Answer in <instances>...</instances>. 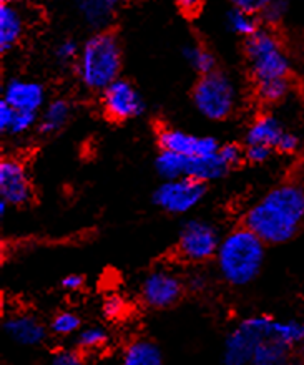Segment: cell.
<instances>
[{"instance_id": "obj_1", "label": "cell", "mask_w": 304, "mask_h": 365, "mask_svg": "<svg viewBox=\"0 0 304 365\" xmlns=\"http://www.w3.org/2000/svg\"><path fill=\"white\" fill-rule=\"evenodd\" d=\"M304 225V182H281L258 200L245 215L243 226L251 230L265 245L291 241Z\"/></svg>"}, {"instance_id": "obj_2", "label": "cell", "mask_w": 304, "mask_h": 365, "mask_svg": "<svg viewBox=\"0 0 304 365\" xmlns=\"http://www.w3.org/2000/svg\"><path fill=\"white\" fill-rule=\"evenodd\" d=\"M80 83L90 91H105L120 78L121 47L111 32L100 30L80 48L77 63Z\"/></svg>"}, {"instance_id": "obj_3", "label": "cell", "mask_w": 304, "mask_h": 365, "mask_svg": "<svg viewBox=\"0 0 304 365\" xmlns=\"http://www.w3.org/2000/svg\"><path fill=\"white\" fill-rule=\"evenodd\" d=\"M216 259L223 277L235 286H243L260 272L265 261V242L246 226H240L220 242Z\"/></svg>"}, {"instance_id": "obj_4", "label": "cell", "mask_w": 304, "mask_h": 365, "mask_svg": "<svg viewBox=\"0 0 304 365\" xmlns=\"http://www.w3.org/2000/svg\"><path fill=\"white\" fill-rule=\"evenodd\" d=\"M245 53L255 83L290 77V58L271 30H258L246 38Z\"/></svg>"}, {"instance_id": "obj_5", "label": "cell", "mask_w": 304, "mask_h": 365, "mask_svg": "<svg viewBox=\"0 0 304 365\" xmlns=\"http://www.w3.org/2000/svg\"><path fill=\"white\" fill-rule=\"evenodd\" d=\"M196 110L208 120L220 121L231 115L236 105V88L230 78L221 72H213L196 82L193 88Z\"/></svg>"}, {"instance_id": "obj_6", "label": "cell", "mask_w": 304, "mask_h": 365, "mask_svg": "<svg viewBox=\"0 0 304 365\" xmlns=\"http://www.w3.org/2000/svg\"><path fill=\"white\" fill-rule=\"evenodd\" d=\"M220 240L215 227L203 221H190L183 226L176 242V255L186 262H205L218 255Z\"/></svg>"}, {"instance_id": "obj_7", "label": "cell", "mask_w": 304, "mask_h": 365, "mask_svg": "<svg viewBox=\"0 0 304 365\" xmlns=\"http://www.w3.org/2000/svg\"><path fill=\"white\" fill-rule=\"evenodd\" d=\"M205 182L191 180V178H178L165 181L155 192V202L161 210L181 215L198 205L205 196Z\"/></svg>"}, {"instance_id": "obj_8", "label": "cell", "mask_w": 304, "mask_h": 365, "mask_svg": "<svg viewBox=\"0 0 304 365\" xmlns=\"http://www.w3.org/2000/svg\"><path fill=\"white\" fill-rule=\"evenodd\" d=\"M101 106L106 116L115 121H126L143 113L145 103L133 85L118 78L101 91Z\"/></svg>"}, {"instance_id": "obj_9", "label": "cell", "mask_w": 304, "mask_h": 365, "mask_svg": "<svg viewBox=\"0 0 304 365\" xmlns=\"http://www.w3.org/2000/svg\"><path fill=\"white\" fill-rule=\"evenodd\" d=\"M34 187L29 171L19 158H4L0 163V200L10 206H25L32 201Z\"/></svg>"}, {"instance_id": "obj_10", "label": "cell", "mask_w": 304, "mask_h": 365, "mask_svg": "<svg viewBox=\"0 0 304 365\" xmlns=\"http://www.w3.org/2000/svg\"><path fill=\"white\" fill-rule=\"evenodd\" d=\"M160 150L171 151L185 158H198V156H210L218 153L221 145L211 136H198L178 128H161L158 131Z\"/></svg>"}, {"instance_id": "obj_11", "label": "cell", "mask_w": 304, "mask_h": 365, "mask_svg": "<svg viewBox=\"0 0 304 365\" xmlns=\"http://www.w3.org/2000/svg\"><path fill=\"white\" fill-rule=\"evenodd\" d=\"M185 286L181 279L168 271H155L141 286V299L148 307L170 309L181 301Z\"/></svg>"}, {"instance_id": "obj_12", "label": "cell", "mask_w": 304, "mask_h": 365, "mask_svg": "<svg viewBox=\"0 0 304 365\" xmlns=\"http://www.w3.org/2000/svg\"><path fill=\"white\" fill-rule=\"evenodd\" d=\"M4 101L19 111L39 113L45 106V90L37 82L12 78L4 88Z\"/></svg>"}, {"instance_id": "obj_13", "label": "cell", "mask_w": 304, "mask_h": 365, "mask_svg": "<svg viewBox=\"0 0 304 365\" xmlns=\"http://www.w3.org/2000/svg\"><path fill=\"white\" fill-rule=\"evenodd\" d=\"M288 131L283 128L280 120L273 115H261L253 121L246 133V145H263L278 151L281 140Z\"/></svg>"}, {"instance_id": "obj_14", "label": "cell", "mask_w": 304, "mask_h": 365, "mask_svg": "<svg viewBox=\"0 0 304 365\" xmlns=\"http://www.w3.org/2000/svg\"><path fill=\"white\" fill-rule=\"evenodd\" d=\"M25 32V15L17 4H0V52L12 50Z\"/></svg>"}, {"instance_id": "obj_15", "label": "cell", "mask_w": 304, "mask_h": 365, "mask_svg": "<svg viewBox=\"0 0 304 365\" xmlns=\"http://www.w3.org/2000/svg\"><path fill=\"white\" fill-rule=\"evenodd\" d=\"M74 7L85 24L93 29H105L116 14L118 0H72Z\"/></svg>"}, {"instance_id": "obj_16", "label": "cell", "mask_w": 304, "mask_h": 365, "mask_svg": "<svg viewBox=\"0 0 304 365\" xmlns=\"http://www.w3.org/2000/svg\"><path fill=\"white\" fill-rule=\"evenodd\" d=\"M230 170H231L230 166L221 160L220 153H215L210 156H198V158H188L185 178L206 182V181L223 178V176H225Z\"/></svg>"}, {"instance_id": "obj_17", "label": "cell", "mask_w": 304, "mask_h": 365, "mask_svg": "<svg viewBox=\"0 0 304 365\" xmlns=\"http://www.w3.org/2000/svg\"><path fill=\"white\" fill-rule=\"evenodd\" d=\"M290 351L291 346H288L280 339H263L253 352L255 365H288L290 364Z\"/></svg>"}, {"instance_id": "obj_18", "label": "cell", "mask_w": 304, "mask_h": 365, "mask_svg": "<svg viewBox=\"0 0 304 365\" xmlns=\"http://www.w3.org/2000/svg\"><path fill=\"white\" fill-rule=\"evenodd\" d=\"M35 123H37V113L19 111L12 108L7 101L2 100V103H0V130H2L4 133H27Z\"/></svg>"}, {"instance_id": "obj_19", "label": "cell", "mask_w": 304, "mask_h": 365, "mask_svg": "<svg viewBox=\"0 0 304 365\" xmlns=\"http://www.w3.org/2000/svg\"><path fill=\"white\" fill-rule=\"evenodd\" d=\"M72 113V106L67 100L55 98L44 106L42 118H40V131L42 133H55L62 130Z\"/></svg>"}, {"instance_id": "obj_20", "label": "cell", "mask_w": 304, "mask_h": 365, "mask_svg": "<svg viewBox=\"0 0 304 365\" xmlns=\"http://www.w3.org/2000/svg\"><path fill=\"white\" fill-rule=\"evenodd\" d=\"M5 329L15 341L24 344H37L42 342L45 336L44 327L32 317H17L5 324Z\"/></svg>"}, {"instance_id": "obj_21", "label": "cell", "mask_w": 304, "mask_h": 365, "mask_svg": "<svg viewBox=\"0 0 304 365\" xmlns=\"http://www.w3.org/2000/svg\"><path fill=\"white\" fill-rule=\"evenodd\" d=\"M123 365H161V354L153 342L135 341L126 347Z\"/></svg>"}, {"instance_id": "obj_22", "label": "cell", "mask_w": 304, "mask_h": 365, "mask_svg": "<svg viewBox=\"0 0 304 365\" xmlns=\"http://www.w3.org/2000/svg\"><path fill=\"white\" fill-rule=\"evenodd\" d=\"M186 165H188V158L163 150H160V155L156 156L155 160L156 171H158V175L163 176L166 181L185 178Z\"/></svg>"}, {"instance_id": "obj_23", "label": "cell", "mask_w": 304, "mask_h": 365, "mask_svg": "<svg viewBox=\"0 0 304 365\" xmlns=\"http://www.w3.org/2000/svg\"><path fill=\"white\" fill-rule=\"evenodd\" d=\"M185 60L190 63V67L196 70L201 77L203 75L216 72V58L210 50L203 47L200 43H191L186 45L183 50Z\"/></svg>"}, {"instance_id": "obj_24", "label": "cell", "mask_w": 304, "mask_h": 365, "mask_svg": "<svg viewBox=\"0 0 304 365\" xmlns=\"http://www.w3.org/2000/svg\"><path fill=\"white\" fill-rule=\"evenodd\" d=\"M226 25L230 32L245 38L253 37V35L260 30L258 29V19L255 14H250L246 12V10L235 7L226 14Z\"/></svg>"}, {"instance_id": "obj_25", "label": "cell", "mask_w": 304, "mask_h": 365, "mask_svg": "<svg viewBox=\"0 0 304 365\" xmlns=\"http://www.w3.org/2000/svg\"><path fill=\"white\" fill-rule=\"evenodd\" d=\"M290 91H291L290 78L270 80V82L256 83V96L266 105L280 103V101H283L288 95H290Z\"/></svg>"}, {"instance_id": "obj_26", "label": "cell", "mask_w": 304, "mask_h": 365, "mask_svg": "<svg viewBox=\"0 0 304 365\" xmlns=\"http://www.w3.org/2000/svg\"><path fill=\"white\" fill-rule=\"evenodd\" d=\"M288 14L286 0H270L265 9L261 10V19L268 25H278Z\"/></svg>"}, {"instance_id": "obj_27", "label": "cell", "mask_w": 304, "mask_h": 365, "mask_svg": "<svg viewBox=\"0 0 304 365\" xmlns=\"http://www.w3.org/2000/svg\"><path fill=\"white\" fill-rule=\"evenodd\" d=\"M80 55L78 45L74 42V40H64L57 45L55 48V58H57L59 63L69 65V63H77Z\"/></svg>"}, {"instance_id": "obj_28", "label": "cell", "mask_w": 304, "mask_h": 365, "mask_svg": "<svg viewBox=\"0 0 304 365\" xmlns=\"http://www.w3.org/2000/svg\"><path fill=\"white\" fill-rule=\"evenodd\" d=\"M80 319L70 312H62L54 319L52 322V331L60 336H67V334L74 332L75 329H78Z\"/></svg>"}, {"instance_id": "obj_29", "label": "cell", "mask_w": 304, "mask_h": 365, "mask_svg": "<svg viewBox=\"0 0 304 365\" xmlns=\"http://www.w3.org/2000/svg\"><path fill=\"white\" fill-rule=\"evenodd\" d=\"M218 153H220L221 160L225 161V163L230 166V168L236 166L238 163H241V160L245 158V148H241V146L236 145V143L221 145Z\"/></svg>"}, {"instance_id": "obj_30", "label": "cell", "mask_w": 304, "mask_h": 365, "mask_svg": "<svg viewBox=\"0 0 304 365\" xmlns=\"http://www.w3.org/2000/svg\"><path fill=\"white\" fill-rule=\"evenodd\" d=\"M106 342V334L101 329H88V331L82 332V336L78 339L80 347L83 349H95L103 346Z\"/></svg>"}, {"instance_id": "obj_31", "label": "cell", "mask_w": 304, "mask_h": 365, "mask_svg": "<svg viewBox=\"0 0 304 365\" xmlns=\"http://www.w3.org/2000/svg\"><path fill=\"white\" fill-rule=\"evenodd\" d=\"M271 153H273V150L268 148V146H263V145H246V148H245V160L250 161V163L260 165V163H265V161L271 156Z\"/></svg>"}, {"instance_id": "obj_32", "label": "cell", "mask_w": 304, "mask_h": 365, "mask_svg": "<svg viewBox=\"0 0 304 365\" xmlns=\"http://www.w3.org/2000/svg\"><path fill=\"white\" fill-rule=\"evenodd\" d=\"M126 304L121 297L118 296H111L106 297V301L103 302V312L108 319H120L125 314Z\"/></svg>"}, {"instance_id": "obj_33", "label": "cell", "mask_w": 304, "mask_h": 365, "mask_svg": "<svg viewBox=\"0 0 304 365\" xmlns=\"http://www.w3.org/2000/svg\"><path fill=\"white\" fill-rule=\"evenodd\" d=\"M235 9L246 10L250 14H261V10L266 7L270 0H228Z\"/></svg>"}, {"instance_id": "obj_34", "label": "cell", "mask_w": 304, "mask_h": 365, "mask_svg": "<svg viewBox=\"0 0 304 365\" xmlns=\"http://www.w3.org/2000/svg\"><path fill=\"white\" fill-rule=\"evenodd\" d=\"M298 146H300V140H298V136L293 135L291 131H288V133L285 135V138L281 140L280 148H278V151H280V153L291 155L298 150Z\"/></svg>"}, {"instance_id": "obj_35", "label": "cell", "mask_w": 304, "mask_h": 365, "mask_svg": "<svg viewBox=\"0 0 304 365\" xmlns=\"http://www.w3.org/2000/svg\"><path fill=\"white\" fill-rule=\"evenodd\" d=\"M54 365H83L82 359H80L78 354L72 352H62L59 356H55Z\"/></svg>"}, {"instance_id": "obj_36", "label": "cell", "mask_w": 304, "mask_h": 365, "mask_svg": "<svg viewBox=\"0 0 304 365\" xmlns=\"http://www.w3.org/2000/svg\"><path fill=\"white\" fill-rule=\"evenodd\" d=\"M62 286L69 289V291H77V289L83 286V277L78 276V274H70L62 281Z\"/></svg>"}, {"instance_id": "obj_37", "label": "cell", "mask_w": 304, "mask_h": 365, "mask_svg": "<svg viewBox=\"0 0 304 365\" xmlns=\"http://www.w3.org/2000/svg\"><path fill=\"white\" fill-rule=\"evenodd\" d=\"M176 4L180 5L181 10L186 14H193L200 9L201 0H176Z\"/></svg>"}, {"instance_id": "obj_38", "label": "cell", "mask_w": 304, "mask_h": 365, "mask_svg": "<svg viewBox=\"0 0 304 365\" xmlns=\"http://www.w3.org/2000/svg\"><path fill=\"white\" fill-rule=\"evenodd\" d=\"M19 2V0H2V4H17Z\"/></svg>"}, {"instance_id": "obj_39", "label": "cell", "mask_w": 304, "mask_h": 365, "mask_svg": "<svg viewBox=\"0 0 304 365\" xmlns=\"http://www.w3.org/2000/svg\"><path fill=\"white\" fill-rule=\"evenodd\" d=\"M118 2H131V0H118Z\"/></svg>"}, {"instance_id": "obj_40", "label": "cell", "mask_w": 304, "mask_h": 365, "mask_svg": "<svg viewBox=\"0 0 304 365\" xmlns=\"http://www.w3.org/2000/svg\"><path fill=\"white\" fill-rule=\"evenodd\" d=\"M303 346H304V344H303Z\"/></svg>"}]
</instances>
